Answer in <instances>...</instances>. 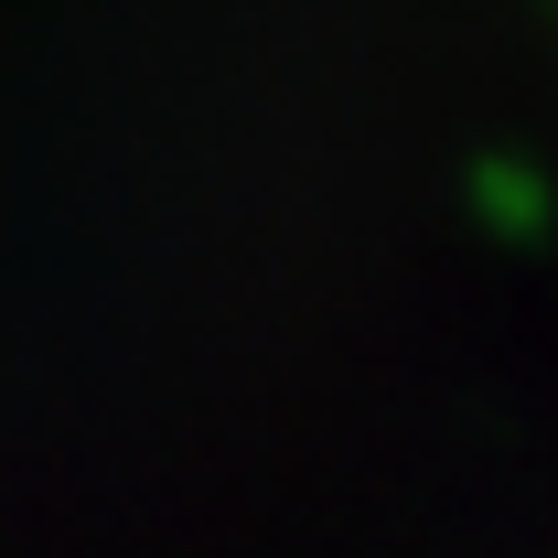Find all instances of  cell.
<instances>
[{"label":"cell","instance_id":"cell-1","mask_svg":"<svg viewBox=\"0 0 558 558\" xmlns=\"http://www.w3.org/2000/svg\"><path fill=\"white\" fill-rule=\"evenodd\" d=\"M473 215H484L505 247H548L558 236V183L537 161H515V150H484L473 161Z\"/></svg>","mask_w":558,"mask_h":558}]
</instances>
